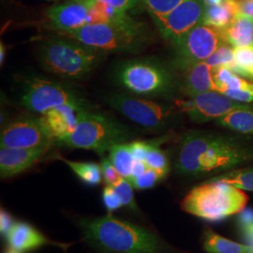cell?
Segmentation results:
<instances>
[{
  "label": "cell",
  "instance_id": "6da1fadb",
  "mask_svg": "<svg viewBox=\"0 0 253 253\" xmlns=\"http://www.w3.org/2000/svg\"><path fill=\"white\" fill-rule=\"evenodd\" d=\"M252 158V153L233 138L191 131L181 141L175 167L178 172L198 176L224 171Z\"/></svg>",
  "mask_w": 253,
  "mask_h": 253
},
{
  "label": "cell",
  "instance_id": "7a4b0ae2",
  "mask_svg": "<svg viewBox=\"0 0 253 253\" xmlns=\"http://www.w3.org/2000/svg\"><path fill=\"white\" fill-rule=\"evenodd\" d=\"M87 244L104 253H163L162 241L152 232L111 215L80 222Z\"/></svg>",
  "mask_w": 253,
  "mask_h": 253
},
{
  "label": "cell",
  "instance_id": "3957f363",
  "mask_svg": "<svg viewBox=\"0 0 253 253\" xmlns=\"http://www.w3.org/2000/svg\"><path fill=\"white\" fill-rule=\"evenodd\" d=\"M65 37L51 38L42 43L41 63L47 72L61 78L81 79L100 63L106 53Z\"/></svg>",
  "mask_w": 253,
  "mask_h": 253
},
{
  "label": "cell",
  "instance_id": "277c9868",
  "mask_svg": "<svg viewBox=\"0 0 253 253\" xmlns=\"http://www.w3.org/2000/svg\"><path fill=\"white\" fill-rule=\"evenodd\" d=\"M247 203L248 196L242 190L215 177L190 190L181 208L208 221H219L240 213Z\"/></svg>",
  "mask_w": 253,
  "mask_h": 253
},
{
  "label": "cell",
  "instance_id": "5b68a950",
  "mask_svg": "<svg viewBox=\"0 0 253 253\" xmlns=\"http://www.w3.org/2000/svg\"><path fill=\"white\" fill-rule=\"evenodd\" d=\"M59 33L104 53L135 52L148 40L145 26L136 20L128 24H87Z\"/></svg>",
  "mask_w": 253,
  "mask_h": 253
},
{
  "label": "cell",
  "instance_id": "8992f818",
  "mask_svg": "<svg viewBox=\"0 0 253 253\" xmlns=\"http://www.w3.org/2000/svg\"><path fill=\"white\" fill-rule=\"evenodd\" d=\"M127 137L126 127L114 119L84 109L79 113L73 133L56 143L71 148L93 150L101 156L112 146L124 143Z\"/></svg>",
  "mask_w": 253,
  "mask_h": 253
},
{
  "label": "cell",
  "instance_id": "52a82bcc",
  "mask_svg": "<svg viewBox=\"0 0 253 253\" xmlns=\"http://www.w3.org/2000/svg\"><path fill=\"white\" fill-rule=\"evenodd\" d=\"M118 79L126 89L143 96H163L172 89L170 72L150 58L134 59L121 65Z\"/></svg>",
  "mask_w": 253,
  "mask_h": 253
},
{
  "label": "cell",
  "instance_id": "ba28073f",
  "mask_svg": "<svg viewBox=\"0 0 253 253\" xmlns=\"http://www.w3.org/2000/svg\"><path fill=\"white\" fill-rule=\"evenodd\" d=\"M21 102L27 110L42 115L66 104L86 107L85 101L71 86L41 77H32L27 81Z\"/></svg>",
  "mask_w": 253,
  "mask_h": 253
},
{
  "label": "cell",
  "instance_id": "9c48e42d",
  "mask_svg": "<svg viewBox=\"0 0 253 253\" xmlns=\"http://www.w3.org/2000/svg\"><path fill=\"white\" fill-rule=\"evenodd\" d=\"M223 43L221 28L201 23L172 43L177 54L176 65L207 61Z\"/></svg>",
  "mask_w": 253,
  "mask_h": 253
},
{
  "label": "cell",
  "instance_id": "30bf717a",
  "mask_svg": "<svg viewBox=\"0 0 253 253\" xmlns=\"http://www.w3.org/2000/svg\"><path fill=\"white\" fill-rule=\"evenodd\" d=\"M174 108L187 114L195 122H208L217 120L235 110H253V105L235 101L217 91H209L189 99L175 100Z\"/></svg>",
  "mask_w": 253,
  "mask_h": 253
},
{
  "label": "cell",
  "instance_id": "8fae6325",
  "mask_svg": "<svg viewBox=\"0 0 253 253\" xmlns=\"http://www.w3.org/2000/svg\"><path fill=\"white\" fill-rule=\"evenodd\" d=\"M108 103L133 122L149 128L163 127L174 109L127 95H114L109 98Z\"/></svg>",
  "mask_w": 253,
  "mask_h": 253
},
{
  "label": "cell",
  "instance_id": "7c38bea8",
  "mask_svg": "<svg viewBox=\"0 0 253 253\" xmlns=\"http://www.w3.org/2000/svg\"><path fill=\"white\" fill-rule=\"evenodd\" d=\"M205 9L203 0H185L170 13L153 21L162 36L173 43L202 23Z\"/></svg>",
  "mask_w": 253,
  "mask_h": 253
},
{
  "label": "cell",
  "instance_id": "4fadbf2b",
  "mask_svg": "<svg viewBox=\"0 0 253 253\" xmlns=\"http://www.w3.org/2000/svg\"><path fill=\"white\" fill-rule=\"evenodd\" d=\"M53 139L40 118H22L5 126L0 135L1 147L49 148Z\"/></svg>",
  "mask_w": 253,
  "mask_h": 253
},
{
  "label": "cell",
  "instance_id": "5bb4252c",
  "mask_svg": "<svg viewBox=\"0 0 253 253\" xmlns=\"http://www.w3.org/2000/svg\"><path fill=\"white\" fill-rule=\"evenodd\" d=\"M45 15L57 30H73L88 24L89 5L87 0H72L48 8Z\"/></svg>",
  "mask_w": 253,
  "mask_h": 253
},
{
  "label": "cell",
  "instance_id": "9a60e30c",
  "mask_svg": "<svg viewBox=\"0 0 253 253\" xmlns=\"http://www.w3.org/2000/svg\"><path fill=\"white\" fill-rule=\"evenodd\" d=\"M86 107L66 104L42 114L41 121L55 143L72 134L78 124L79 113Z\"/></svg>",
  "mask_w": 253,
  "mask_h": 253
},
{
  "label": "cell",
  "instance_id": "2e32d148",
  "mask_svg": "<svg viewBox=\"0 0 253 253\" xmlns=\"http://www.w3.org/2000/svg\"><path fill=\"white\" fill-rule=\"evenodd\" d=\"M49 148H9L0 149V175L1 178L12 177L30 168L39 162Z\"/></svg>",
  "mask_w": 253,
  "mask_h": 253
},
{
  "label": "cell",
  "instance_id": "e0dca14e",
  "mask_svg": "<svg viewBox=\"0 0 253 253\" xmlns=\"http://www.w3.org/2000/svg\"><path fill=\"white\" fill-rule=\"evenodd\" d=\"M179 68L183 72L182 89L189 98L209 91H217V85L212 75L213 68L206 61Z\"/></svg>",
  "mask_w": 253,
  "mask_h": 253
},
{
  "label": "cell",
  "instance_id": "ac0fdd59",
  "mask_svg": "<svg viewBox=\"0 0 253 253\" xmlns=\"http://www.w3.org/2000/svg\"><path fill=\"white\" fill-rule=\"evenodd\" d=\"M9 247L20 253H27L44 245L54 244L36 228L27 222L17 221L6 235Z\"/></svg>",
  "mask_w": 253,
  "mask_h": 253
},
{
  "label": "cell",
  "instance_id": "d6986e66",
  "mask_svg": "<svg viewBox=\"0 0 253 253\" xmlns=\"http://www.w3.org/2000/svg\"><path fill=\"white\" fill-rule=\"evenodd\" d=\"M221 31L224 42L235 48L253 46V17L237 13Z\"/></svg>",
  "mask_w": 253,
  "mask_h": 253
},
{
  "label": "cell",
  "instance_id": "ffe728a7",
  "mask_svg": "<svg viewBox=\"0 0 253 253\" xmlns=\"http://www.w3.org/2000/svg\"><path fill=\"white\" fill-rule=\"evenodd\" d=\"M204 249L208 253H253V248L229 240L207 230L204 234Z\"/></svg>",
  "mask_w": 253,
  "mask_h": 253
},
{
  "label": "cell",
  "instance_id": "44dd1931",
  "mask_svg": "<svg viewBox=\"0 0 253 253\" xmlns=\"http://www.w3.org/2000/svg\"><path fill=\"white\" fill-rule=\"evenodd\" d=\"M238 13L235 0H224L215 6H206L202 23L223 28Z\"/></svg>",
  "mask_w": 253,
  "mask_h": 253
},
{
  "label": "cell",
  "instance_id": "7402d4cb",
  "mask_svg": "<svg viewBox=\"0 0 253 253\" xmlns=\"http://www.w3.org/2000/svg\"><path fill=\"white\" fill-rule=\"evenodd\" d=\"M220 126L245 134H253V110L239 109L217 119Z\"/></svg>",
  "mask_w": 253,
  "mask_h": 253
},
{
  "label": "cell",
  "instance_id": "603a6c76",
  "mask_svg": "<svg viewBox=\"0 0 253 253\" xmlns=\"http://www.w3.org/2000/svg\"><path fill=\"white\" fill-rule=\"evenodd\" d=\"M109 159L123 178L129 179L134 163V158L130 151L129 144H118L109 150Z\"/></svg>",
  "mask_w": 253,
  "mask_h": 253
},
{
  "label": "cell",
  "instance_id": "cb8c5ba5",
  "mask_svg": "<svg viewBox=\"0 0 253 253\" xmlns=\"http://www.w3.org/2000/svg\"><path fill=\"white\" fill-rule=\"evenodd\" d=\"M83 182L89 186L100 184L103 178L101 166L94 163H78L60 158Z\"/></svg>",
  "mask_w": 253,
  "mask_h": 253
},
{
  "label": "cell",
  "instance_id": "d4e9b609",
  "mask_svg": "<svg viewBox=\"0 0 253 253\" xmlns=\"http://www.w3.org/2000/svg\"><path fill=\"white\" fill-rule=\"evenodd\" d=\"M235 66L237 74L253 79V46L235 48Z\"/></svg>",
  "mask_w": 253,
  "mask_h": 253
},
{
  "label": "cell",
  "instance_id": "484cf974",
  "mask_svg": "<svg viewBox=\"0 0 253 253\" xmlns=\"http://www.w3.org/2000/svg\"><path fill=\"white\" fill-rule=\"evenodd\" d=\"M216 178L234 185L240 190L253 191V168L235 170L217 176Z\"/></svg>",
  "mask_w": 253,
  "mask_h": 253
},
{
  "label": "cell",
  "instance_id": "4316f807",
  "mask_svg": "<svg viewBox=\"0 0 253 253\" xmlns=\"http://www.w3.org/2000/svg\"><path fill=\"white\" fill-rule=\"evenodd\" d=\"M145 162L149 168L160 172L163 177L169 172V161L166 154L154 144L149 143Z\"/></svg>",
  "mask_w": 253,
  "mask_h": 253
},
{
  "label": "cell",
  "instance_id": "83f0119b",
  "mask_svg": "<svg viewBox=\"0 0 253 253\" xmlns=\"http://www.w3.org/2000/svg\"><path fill=\"white\" fill-rule=\"evenodd\" d=\"M145 7L151 18L163 17L170 13L185 0H139Z\"/></svg>",
  "mask_w": 253,
  "mask_h": 253
},
{
  "label": "cell",
  "instance_id": "f1b7e54d",
  "mask_svg": "<svg viewBox=\"0 0 253 253\" xmlns=\"http://www.w3.org/2000/svg\"><path fill=\"white\" fill-rule=\"evenodd\" d=\"M206 62L212 68L227 66L233 70L235 66V47L223 43Z\"/></svg>",
  "mask_w": 253,
  "mask_h": 253
},
{
  "label": "cell",
  "instance_id": "f546056e",
  "mask_svg": "<svg viewBox=\"0 0 253 253\" xmlns=\"http://www.w3.org/2000/svg\"><path fill=\"white\" fill-rule=\"evenodd\" d=\"M116 192L118 193L119 198L122 202V205L132 210H136L135 200L133 194V186L126 178H122V180L118 183L117 186L113 187Z\"/></svg>",
  "mask_w": 253,
  "mask_h": 253
},
{
  "label": "cell",
  "instance_id": "4dcf8cb0",
  "mask_svg": "<svg viewBox=\"0 0 253 253\" xmlns=\"http://www.w3.org/2000/svg\"><path fill=\"white\" fill-rule=\"evenodd\" d=\"M163 176L157 171L151 168H148L141 176L137 177L134 180L129 181L133 188L136 190H147L156 186V184L163 179Z\"/></svg>",
  "mask_w": 253,
  "mask_h": 253
},
{
  "label": "cell",
  "instance_id": "1f68e13d",
  "mask_svg": "<svg viewBox=\"0 0 253 253\" xmlns=\"http://www.w3.org/2000/svg\"><path fill=\"white\" fill-rule=\"evenodd\" d=\"M101 168H102V174L103 179L105 181L106 185L110 187L117 186L120 181L122 180V176L117 171L113 163H111L109 158H103L101 162Z\"/></svg>",
  "mask_w": 253,
  "mask_h": 253
},
{
  "label": "cell",
  "instance_id": "d6a6232c",
  "mask_svg": "<svg viewBox=\"0 0 253 253\" xmlns=\"http://www.w3.org/2000/svg\"><path fill=\"white\" fill-rule=\"evenodd\" d=\"M102 198H103L104 206L107 208L108 211L117 210L123 206L118 193L116 192V190L113 187L106 186L104 188Z\"/></svg>",
  "mask_w": 253,
  "mask_h": 253
},
{
  "label": "cell",
  "instance_id": "836d02e7",
  "mask_svg": "<svg viewBox=\"0 0 253 253\" xmlns=\"http://www.w3.org/2000/svg\"><path fill=\"white\" fill-rule=\"evenodd\" d=\"M94 2H98L101 4H105L110 7H113L115 9L122 10V11H126L130 9H134L139 4V0H90Z\"/></svg>",
  "mask_w": 253,
  "mask_h": 253
},
{
  "label": "cell",
  "instance_id": "e575fe53",
  "mask_svg": "<svg viewBox=\"0 0 253 253\" xmlns=\"http://www.w3.org/2000/svg\"><path fill=\"white\" fill-rule=\"evenodd\" d=\"M218 92L224 94L230 99L238 102H242V103L253 102V90H234V89L222 88Z\"/></svg>",
  "mask_w": 253,
  "mask_h": 253
},
{
  "label": "cell",
  "instance_id": "d590c367",
  "mask_svg": "<svg viewBox=\"0 0 253 253\" xmlns=\"http://www.w3.org/2000/svg\"><path fill=\"white\" fill-rule=\"evenodd\" d=\"M130 151L135 161H145V156L148 151L149 143L146 142H133L129 144Z\"/></svg>",
  "mask_w": 253,
  "mask_h": 253
},
{
  "label": "cell",
  "instance_id": "8d00e7d4",
  "mask_svg": "<svg viewBox=\"0 0 253 253\" xmlns=\"http://www.w3.org/2000/svg\"><path fill=\"white\" fill-rule=\"evenodd\" d=\"M14 223H15V221L13 220L11 215L9 214L6 210L1 209V211H0V232H1V235H4L6 237V235H8L9 230L14 225Z\"/></svg>",
  "mask_w": 253,
  "mask_h": 253
},
{
  "label": "cell",
  "instance_id": "74e56055",
  "mask_svg": "<svg viewBox=\"0 0 253 253\" xmlns=\"http://www.w3.org/2000/svg\"><path fill=\"white\" fill-rule=\"evenodd\" d=\"M238 13L253 17V0H235Z\"/></svg>",
  "mask_w": 253,
  "mask_h": 253
},
{
  "label": "cell",
  "instance_id": "f35d334b",
  "mask_svg": "<svg viewBox=\"0 0 253 253\" xmlns=\"http://www.w3.org/2000/svg\"><path fill=\"white\" fill-rule=\"evenodd\" d=\"M149 167L145 163V161H134L133 166H132V171H131V175L129 177L128 181L134 180L137 177L141 176L144 172L148 169Z\"/></svg>",
  "mask_w": 253,
  "mask_h": 253
},
{
  "label": "cell",
  "instance_id": "ab89813d",
  "mask_svg": "<svg viewBox=\"0 0 253 253\" xmlns=\"http://www.w3.org/2000/svg\"><path fill=\"white\" fill-rule=\"evenodd\" d=\"M238 223L239 227L249 225L253 223V209L246 208L243 209L238 216Z\"/></svg>",
  "mask_w": 253,
  "mask_h": 253
},
{
  "label": "cell",
  "instance_id": "60d3db41",
  "mask_svg": "<svg viewBox=\"0 0 253 253\" xmlns=\"http://www.w3.org/2000/svg\"><path fill=\"white\" fill-rule=\"evenodd\" d=\"M241 235L245 244L253 248V223L249 225L240 226Z\"/></svg>",
  "mask_w": 253,
  "mask_h": 253
},
{
  "label": "cell",
  "instance_id": "b9f144b4",
  "mask_svg": "<svg viewBox=\"0 0 253 253\" xmlns=\"http://www.w3.org/2000/svg\"><path fill=\"white\" fill-rule=\"evenodd\" d=\"M206 6H215L222 3L224 0H203Z\"/></svg>",
  "mask_w": 253,
  "mask_h": 253
},
{
  "label": "cell",
  "instance_id": "7bdbcfd3",
  "mask_svg": "<svg viewBox=\"0 0 253 253\" xmlns=\"http://www.w3.org/2000/svg\"><path fill=\"white\" fill-rule=\"evenodd\" d=\"M5 52H6V48L3 44V42L0 43V63L3 64L5 60Z\"/></svg>",
  "mask_w": 253,
  "mask_h": 253
},
{
  "label": "cell",
  "instance_id": "ee69618b",
  "mask_svg": "<svg viewBox=\"0 0 253 253\" xmlns=\"http://www.w3.org/2000/svg\"><path fill=\"white\" fill-rule=\"evenodd\" d=\"M4 253H22L18 252V251H16L15 249H13V248H11V247H9V248H7L6 250H5V252Z\"/></svg>",
  "mask_w": 253,
  "mask_h": 253
}]
</instances>
